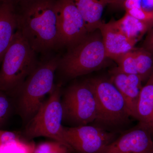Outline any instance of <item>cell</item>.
Wrapping results in <instances>:
<instances>
[{
	"mask_svg": "<svg viewBox=\"0 0 153 153\" xmlns=\"http://www.w3.org/2000/svg\"><path fill=\"white\" fill-rule=\"evenodd\" d=\"M16 13L17 30L36 52L47 53L61 47L57 1L25 0Z\"/></svg>",
	"mask_w": 153,
	"mask_h": 153,
	"instance_id": "cell-1",
	"label": "cell"
},
{
	"mask_svg": "<svg viewBox=\"0 0 153 153\" xmlns=\"http://www.w3.org/2000/svg\"><path fill=\"white\" fill-rule=\"evenodd\" d=\"M60 58L53 57L38 63L18 90L10 96L16 97L17 110L25 123H27L36 114L45 96L55 86V73Z\"/></svg>",
	"mask_w": 153,
	"mask_h": 153,
	"instance_id": "cell-2",
	"label": "cell"
},
{
	"mask_svg": "<svg viewBox=\"0 0 153 153\" xmlns=\"http://www.w3.org/2000/svg\"><path fill=\"white\" fill-rule=\"evenodd\" d=\"M36 52L18 30L4 55L0 69V90L15 93L38 66Z\"/></svg>",
	"mask_w": 153,
	"mask_h": 153,
	"instance_id": "cell-3",
	"label": "cell"
},
{
	"mask_svg": "<svg viewBox=\"0 0 153 153\" xmlns=\"http://www.w3.org/2000/svg\"><path fill=\"white\" fill-rule=\"evenodd\" d=\"M107 58L101 33L97 30L68 49L60 57L57 69L64 76L72 79L99 69Z\"/></svg>",
	"mask_w": 153,
	"mask_h": 153,
	"instance_id": "cell-4",
	"label": "cell"
},
{
	"mask_svg": "<svg viewBox=\"0 0 153 153\" xmlns=\"http://www.w3.org/2000/svg\"><path fill=\"white\" fill-rule=\"evenodd\" d=\"M49 94L48 99L43 102L36 114L27 123L24 135L27 140L47 137L68 144L63 136L60 85H55Z\"/></svg>",
	"mask_w": 153,
	"mask_h": 153,
	"instance_id": "cell-5",
	"label": "cell"
},
{
	"mask_svg": "<svg viewBox=\"0 0 153 153\" xmlns=\"http://www.w3.org/2000/svg\"><path fill=\"white\" fill-rule=\"evenodd\" d=\"M86 81L95 96L97 109L96 122L115 126L128 120L130 116L123 97L111 80L94 78Z\"/></svg>",
	"mask_w": 153,
	"mask_h": 153,
	"instance_id": "cell-6",
	"label": "cell"
},
{
	"mask_svg": "<svg viewBox=\"0 0 153 153\" xmlns=\"http://www.w3.org/2000/svg\"><path fill=\"white\" fill-rule=\"evenodd\" d=\"M63 120L77 126L95 121L96 101L93 91L86 80L69 86L61 99Z\"/></svg>",
	"mask_w": 153,
	"mask_h": 153,
	"instance_id": "cell-7",
	"label": "cell"
},
{
	"mask_svg": "<svg viewBox=\"0 0 153 153\" xmlns=\"http://www.w3.org/2000/svg\"><path fill=\"white\" fill-rule=\"evenodd\" d=\"M63 139L76 153H99L116 139L115 133L86 125L64 127Z\"/></svg>",
	"mask_w": 153,
	"mask_h": 153,
	"instance_id": "cell-8",
	"label": "cell"
},
{
	"mask_svg": "<svg viewBox=\"0 0 153 153\" xmlns=\"http://www.w3.org/2000/svg\"><path fill=\"white\" fill-rule=\"evenodd\" d=\"M57 9L60 47L69 49L82 41L89 33L72 0H58Z\"/></svg>",
	"mask_w": 153,
	"mask_h": 153,
	"instance_id": "cell-9",
	"label": "cell"
},
{
	"mask_svg": "<svg viewBox=\"0 0 153 153\" xmlns=\"http://www.w3.org/2000/svg\"><path fill=\"white\" fill-rule=\"evenodd\" d=\"M150 131L139 123L116 139L99 153H153Z\"/></svg>",
	"mask_w": 153,
	"mask_h": 153,
	"instance_id": "cell-10",
	"label": "cell"
},
{
	"mask_svg": "<svg viewBox=\"0 0 153 153\" xmlns=\"http://www.w3.org/2000/svg\"><path fill=\"white\" fill-rule=\"evenodd\" d=\"M99 30L108 58L114 60L127 52L133 51L136 42L130 40L113 25L112 21L102 23Z\"/></svg>",
	"mask_w": 153,
	"mask_h": 153,
	"instance_id": "cell-11",
	"label": "cell"
},
{
	"mask_svg": "<svg viewBox=\"0 0 153 153\" xmlns=\"http://www.w3.org/2000/svg\"><path fill=\"white\" fill-rule=\"evenodd\" d=\"M110 80L123 97L130 116L135 118L137 104L143 86L141 78L137 74L113 73Z\"/></svg>",
	"mask_w": 153,
	"mask_h": 153,
	"instance_id": "cell-12",
	"label": "cell"
},
{
	"mask_svg": "<svg viewBox=\"0 0 153 153\" xmlns=\"http://www.w3.org/2000/svg\"><path fill=\"white\" fill-rule=\"evenodd\" d=\"M85 22L88 33L99 30L103 23L102 16L110 0H72Z\"/></svg>",
	"mask_w": 153,
	"mask_h": 153,
	"instance_id": "cell-13",
	"label": "cell"
},
{
	"mask_svg": "<svg viewBox=\"0 0 153 153\" xmlns=\"http://www.w3.org/2000/svg\"><path fill=\"white\" fill-rule=\"evenodd\" d=\"M17 30L16 18L10 3L0 4V64Z\"/></svg>",
	"mask_w": 153,
	"mask_h": 153,
	"instance_id": "cell-14",
	"label": "cell"
},
{
	"mask_svg": "<svg viewBox=\"0 0 153 153\" xmlns=\"http://www.w3.org/2000/svg\"><path fill=\"white\" fill-rule=\"evenodd\" d=\"M135 119L153 135V71L141 90Z\"/></svg>",
	"mask_w": 153,
	"mask_h": 153,
	"instance_id": "cell-15",
	"label": "cell"
},
{
	"mask_svg": "<svg viewBox=\"0 0 153 153\" xmlns=\"http://www.w3.org/2000/svg\"><path fill=\"white\" fill-rule=\"evenodd\" d=\"M111 21L115 27L126 37L136 43L153 27L152 25L140 21L126 13L120 19Z\"/></svg>",
	"mask_w": 153,
	"mask_h": 153,
	"instance_id": "cell-16",
	"label": "cell"
},
{
	"mask_svg": "<svg viewBox=\"0 0 153 153\" xmlns=\"http://www.w3.org/2000/svg\"><path fill=\"white\" fill-rule=\"evenodd\" d=\"M133 51L137 75L143 82L147 80L153 71V55L143 48Z\"/></svg>",
	"mask_w": 153,
	"mask_h": 153,
	"instance_id": "cell-17",
	"label": "cell"
},
{
	"mask_svg": "<svg viewBox=\"0 0 153 153\" xmlns=\"http://www.w3.org/2000/svg\"><path fill=\"white\" fill-rule=\"evenodd\" d=\"M114 61L117 63V66L113 70L112 73L137 75L133 50L123 54Z\"/></svg>",
	"mask_w": 153,
	"mask_h": 153,
	"instance_id": "cell-18",
	"label": "cell"
},
{
	"mask_svg": "<svg viewBox=\"0 0 153 153\" xmlns=\"http://www.w3.org/2000/svg\"><path fill=\"white\" fill-rule=\"evenodd\" d=\"M73 149L68 144L60 142H45L34 147L33 153H73Z\"/></svg>",
	"mask_w": 153,
	"mask_h": 153,
	"instance_id": "cell-19",
	"label": "cell"
},
{
	"mask_svg": "<svg viewBox=\"0 0 153 153\" xmlns=\"http://www.w3.org/2000/svg\"><path fill=\"white\" fill-rule=\"evenodd\" d=\"M13 106L12 97L5 92L0 90V128L10 116Z\"/></svg>",
	"mask_w": 153,
	"mask_h": 153,
	"instance_id": "cell-20",
	"label": "cell"
},
{
	"mask_svg": "<svg viewBox=\"0 0 153 153\" xmlns=\"http://www.w3.org/2000/svg\"><path fill=\"white\" fill-rule=\"evenodd\" d=\"M137 19L153 26V10H149L143 8L132 9L126 12Z\"/></svg>",
	"mask_w": 153,
	"mask_h": 153,
	"instance_id": "cell-21",
	"label": "cell"
},
{
	"mask_svg": "<svg viewBox=\"0 0 153 153\" xmlns=\"http://www.w3.org/2000/svg\"><path fill=\"white\" fill-rule=\"evenodd\" d=\"M21 141L16 133L0 129V147L11 143Z\"/></svg>",
	"mask_w": 153,
	"mask_h": 153,
	"instance_id": "cell-22",
	"label": "cell"
},
{
	"mask_svg": "<svg viewBox=\"0 0 153 153\" xmlns=\"http://www.w3.org/2000/svg\"><path fill=\"white\" fill-rule=\"evenodd\" d=\"M143 45V48L150 52L153 55V27L148 31Z\"/></svg>",
	"mask_w": 153,
	"mask_h": 153,
	"instance_id": "cell-23",
	"label": "cell"
},
{
	"mask_svg": "<svg viewBox=\"0 0 153 153\" xmlns=\"http://www.w3.org/2000/svg\"><path fill=\"white\" fill-rule=\"evenodd\" d=\"M122 6L126 12L132 9L140 8L142 7V0H125Z\"/></svg>",
	"mask_w": 153,
	"mask_h": 153,
	"instance_id": "cell-24",
	"label": "cell"
},
{
	"mask_svg": "<svg viewBox=\"0 0 153 153\" xmlns=\"http://www.w3.org/2000/svg\"><path fill=\"white\" fill-rule=\"evenodd\" d=\"M142 7L149 10H153V0H142Z\"/></svg>",
	"mask_w": 153,
	"mask_h": 153,
	"instance_id": "cell-25",
	"label": "cell"
},
{
	"mask_svg": "<svg viewBox=\"0 0 153 153\" xmlns=\"http://www.w3.org/2000/svg\"><path fill=\"white\" fill-rule=\"evenodd\" d=\"M125 0H110V4L115 6H122Z\"/></svg>",
	"mask_w": 153,
	"mask_h": 153,
	"instance_id": "cell-26",
	"label": "cell"
}]
</instances>
